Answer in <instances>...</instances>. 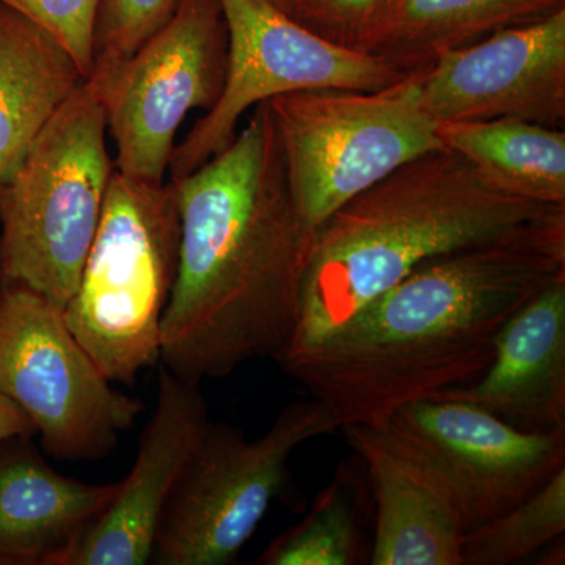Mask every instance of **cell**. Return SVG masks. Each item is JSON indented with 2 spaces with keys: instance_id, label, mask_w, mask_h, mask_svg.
Here are the masks:
<instances>
[{
  "instance_id": "277c9868",
  "label": "cell",
  "mask_w": 565,
  "mask_h": 565,
  "mask_svg": "<svg viewBox=\"0 0 565 565\" xmlns=\"http://www.w3.org/2000/svg\"><path fill=\"white\" fill-rule=\"evenodd\" d=\"M102 93L87 77L0 188V288L65 310L79 282L115 166Z\"/></svg>"
},
{
  "instance_id": "6da1fadb",
  "label": "cell",
  "mask_w": 565,
  "mask_h": 565,
  "mask_svg": "<svg viewBox=\"0 0 565 565\" xmlns=\"http://www.w3.org/2000/svg\"><path fill=\"white\" fill-rule=\"evenodd\" d=\"M565 278V221L437 256L343 326L277 360L338 429L385 424L404 405L478 381L498 337Z\"/></svg>"
},
{
  "instance_id": "e0dca14e",
  "label": "cell",
  "mask_w": 565,
  "mask_h": 565,
  "mask_svg": "<svg viewBox=\"0 0 565 565\" xmlns=\"http://www.w3.org/2000/svg\"><path fill=\"white\" fill-rule=\"evenodd\" d=\"M85 79L61 41L0 3V188Z\"/></svg>"
},
{
  "instance_id": "7a4b0ae2",
  "label": "cell",
  "mask_w": 565,
  "mask_h": 565,
  "mask_svg": "<svg viewBox=\"0 0 565 565\" xmlns=\"http://www.w3.org/2000/svg\"><path fill=\"white\" fill-rule=\"evenodd\" d=\"M172 184L180 259L163 367L200 384L250 360L277 362L296 332L307 245L269 102L253 107L225 150Z\"/></svg>"
},
{
  "instance_id": "cb8c5ba5",
  "label": "cell",
  "mask_w": 565,
  "mask_h": 565,
  "mask_svg": "<svg viewBox=\"0 0 565 565\" xmlns=\"http://www.w3.org/2000/svg\"><path fill=\"white\" fill-rule=\"evenodd\" d=\"M0 3L51 32L70 51L84 76H90L102 0H0Z\"/></svg>"
},
{
  "instance_id": "9a60e30c",
  "label": "cell",
  "mask_w": 565,
  "mask_h": 565,
  "mask_svg": "<svg viewBox=\"0 0 565 565\" xmlns=\"http://www.w3.org/2000/svg\"><path fill=\"white\" fill-rule=\"evenodd\" d=\"M430 399L473 404L522 433L565 429V278L504 323L478 381Z\"/></svg>"
},
{
  "instance_id": "d4e9b609",
  "label": "cell",
  "mask_w": 565,
  "mask_h": 565,
  "mask_svg": "<svg viewBox=\"0 0 565 565\" xmlns=\"http://www.w3.org/2000/svg\"><path fill=\"white\" fill-rule=\"evenodd\" d=\"M35 434L31 419L9 397L0 393V445L13 438H28Z\"/></svg>"
},
{
  "instance_id": "44dd1931",
  "label": "cell",
  "mask_w": 565,
  "mask_h": 565,
  "mask_svg": "<svg viewBox=\"0 0 565 565\" xmlns=\"http://www.w3.org/2000/svg\"><path fill=\"white\" fill-rule=\"evenodd\" d=\"M565 533V468L512 511L471 527L462 542V565H512Z\"/></svg>"
},
{
  "instance_id": "30bf717a",
  "label": "cell",
  "mask_w": 565,
  "mask_h": 565,
  "mask_svg": "<svg viewBox=\"0 0 565 565\" xmlns=\"http://www.w3.org/2000/svg\"><path fill=\"white\" fill-rule=\"evenodd\" d=\"M228 31V71L218 102L174 147L170 180L225 150L241 118L275 96L315 88L381 90L407 77L373 55L337 46L267 0H221Z\"/></svg>"
},
{
  "instance_id": "52a82bcc",
  "label": "cell",
  "mask_w": 565,
  "mask_h": 565,
  "mask_svg": "<svg viewBox=\"0 0 565 565\" xmlns=\"http://www.w3.org/2000/svg\"><path fill=\"white\" fill-rule=\"evenodd\" d=\"M337 429L315 397L286 405L256 440L211 423L163 512L151 564L234 563L285 486L292 452Z\"/></svg>"
},
{
  "instance_id": "9c48e42d",
  "label": "cell",
  "mask_w": 565,
  "mask_h": 565,
  "mask_svg": "<svg viewBox=\"0 0 565 565\" xmlns=\"http://www.w3.org/2000/svg\"><path fill=\"white\" fill-rule=\"evenodd\" d=\"M228 71V31L221 0H181L172 20L129 61L92 74L117 147L115 170L162 184L178 129L195 109L211 110Z\"/></svg>"
},
{
  "instance_id": "ffe728a7",
  "label": "cell",
  "mask_w": 565,
  "mask_h": 565,
  "mask_svg": "<svg viewBox=\"0 0 565 565\" xmlns=\"http://www.w3.org/2000/svg\"><path fill=\"white\" fill-rule=\"evenodd\" d=\"M374 501L359 457L344 460L300 523L278 535L262 565L370 564Z\"/></svg>"
},
{
  "instance_id": "603a6c76",
  "label": "cell",
  "mask_w": 565,
  "mask_h": 565,
  "mask_svg": "<svg viewBox=\"0 0 565 565\" xmlns=\"http://www.w3.org/2000/svg\"><path fill=\"white\" fill-rule=\"evenodd\" d=\"M392 0H294L291 18L321 39L370 55Z\"/></svg>"
},
{
  "instance_id": "484cf974",
  "label": "cell",
  "mask_w": 565,
  "mask_h": 565,
  "mask_svg": "<svg viewBox=\"0 0 565 565\" xmlns=\"http://www.w3.org/2000/svg\"><path fill=\"white\" fill-rule=\"evenodd\" d=\"M267 2L273 3L277 9L285 11V13H288L289 17H291L294 0H267Z\"/></svg>"
},
{
  "instance_id": "5bb4252c",
  "label": "cell",
  "mask_w": 565,
  "mask_h": 565,
  "mask_svg": "<svg viewBox=\"0 0 565 565\" xmlns=\"http://www.w3.org/2000/svg\"><path fill=\"white\" fill-rule=\"evenodd\" d=\"M363 462L374 501L373 565H462L467 525L451 482L392 423L341 427Z\"/></svg>"
},
{
  "instance_id": "8fae6325",
  "label": "cell",
  "mask_w": 565,
  "mask_h": 565,
  "mask_svg": "<svg viewBox=\"0 0 565 565\" xmlns=\"http://www.w3.org/2000/svg\"><path fill=\"white\" fill-rule=\"evenodd\" d=\"M416 76L435 121L511 118L564 129L565 9L446 52Z\"/></svg>"
},
{
  "instance_id": "ac0fdd59",
  "label": "cell",
  "mask_w": 565,
  "mask_h": 565,
  "mask_svg": "<svg viewBox=\"0 0 565 565\" xmlns=\"http://www.w3.org/2000/svg\"><path fill=\"white\" fill-rule=\"evenodd\" d=\"M565 9V0H392L370 55L403 73Z\"/></svg>"
},
{
  "instance_id": "2e32d148",
  "label": "cell",
  "mask_w": 565,
  "mask_h": 565,
  "mask_svg": "<svg viewBox=\"0 0 565 565\" xmlns=\"http://www.w3.org/2000/svg\"><path fill=\"white\" fill-rule=\"evenodd\" d=\"M118 490L52 470L29 448L0 459V565H55Z\"/></svg>"
},
{
  "instance_id": "5b68a950",
  "label": "cell",
  "mask_w": 565,
  "mask_h": 565,
  "mask_svg": "<svg viewBox=\"0 0 565 565\" xmlns=\"http://www.w3.org/2000/svg\"><path fill=\"white\" fill-rule=\"evenodd\" d=\"M180 259V212L172 181L111 173L98 230L66 326L110 382L132 385L161 362L162 321Z\"/></svg>"
},
{
  "instance_id": "d6986e66",
  "label": "cell",
  "mask_w": 565,
  "mask_h": 565,
  "mask_svg": "<svg viewBox=\"0 0 565 565\" xmlns=\"http://www.w3.org/2000/svg\"><path fill=\"white\" fill-rule=\"evenodd\" d=\"M437 136L445 148L463 156L494 191L565 206L563 129L498 118L437 121Z\"/></svg>"
},
{
  "instance_id": "7c38bea8",
  "label": "cell",
  "mask_w": 565,
  "mask_h": 565,
  "mask_svg": "<svg viewBox=\"0 0 565 565\" xmlns=\"http://www.w3.org/2000/svg\"><path fill=\"white\" fill-rule=\"evenodd\" d=\"M390 423L440 465L467 530L512 511L565 468V429L522 433L462 401H415Z\"/></svg>"
},
{
  "instance_id": "7402d4cb",
  "label": "cell",
  "mask_w": 565,
  "mask_h": 565,
  "mask_svg": "<svg viewBox=\"0 0 565 565\" xmlns=\"http://www.w3.org/2000/svg\"><path fill=\"white\" fill-rule=\"evenodd\" d=\"M180 3L181 0H102L92 74L104 76L129 61L172 20Z\"/></svg>"
},
{
  "instance_id": "4fadbf2b",
  "label": "cell",
  "mask_w": 565,
  "mask_h": 565,
  "mask_svg": "<svg viewBox=\"0 0 565 565\" xmlns=\"http://www.w3.org/2000/svg\"><path fill=\"white\" fill-rule=\"evenodd\" d=\"M210 424L200 384L163 367L131 473L55 565L150 564L163 512Z\"/></svg>"
},
{
  "instance_id": "3957f363",
  "label": "cell",
  "mask_w": 565,
  "mask_h": 565,
  "mask_svg": "<svg viewBox=\"0 0 565 565\" xmlns=\"http://www.w3.org/2000/svg\"><path fill=\"white\" fill-rule=\"evenodd\" d=\"M565 221L550 206L494 191L448 148L426 152L333 212L308 245L289 349L322 338L419 264Z\"/></svg>"
},
{
  "instance_id": "8992f818",
  "label": "cell",
  "mask_w": 565,
  "mask_h": 565,
  "mask_svg": "<svg viewBox=\"0 0 565 565\" xmlns=\"http://www.w3.org/2000/svg\"><path fill=\"white\" fill-rule=\"evenodd\" d=\"M303 243L404 163L444 148L416 71L381 90L315 88L269 102Z\"/></svg>"
},
{
  "instance_id": "ba28073f",
  "label": "cell",
  "mask_w": 565,
  "mask_h": 565,
  "mask_svg": "<svg viewBox=\"0 0 565 565\" xmlns=\"http://www.w3.org/2000/svg\"><path fill=\"white\" fill-rule=\"evenodd\" d=\"M111 384L62 310L28 289L0 288V393L31 419L47 455H109L143 411Z\"/></svg>"
}]
</instances>
